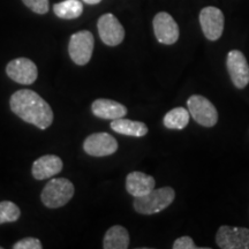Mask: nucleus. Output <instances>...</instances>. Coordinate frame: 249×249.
<instances>
[{"label":"nucleus","mask_w":249,"mask_h":249,"mask_svg":"<svg viewBox=\"0 0 249 249\" xmlns=\"http://www.w3.org/2000/svg\"><path fill=\"white\" fill-rule=\"evenodd\" d=\"M6 73L9 79L23 86L33 85L38 76L36 65L28 58H18L8 62Z\"/></svg>","instance_id":"6e6552de"},{"label":"nucleus","mask_w":249,"mask_h":249,"mask_svg":"<svg viewBox=\"0 0 249 249\" xmlns=\"http://www.w3.org/2000/svg\"><path fill=\"white\" fill-rule=\"evenodd\" d=\"M28 8L37 14H46L49 12V0H22Z\"/></svg>","instance_id":"412c9836"},{"label":"nucleus","mask_w":249,"mask_h":249,"mask_svg":"<svg viewBox=\"0 0 249 249\" xmlns=\"http://www.w3.org/2000/svg\"><path fill=\"white\" fill-rule=\"evenodd\" d=\"M187 107L196 123L204 127H213L218 121V112L209 99L201 95H193L187 101Z\"/></svg>","instance_id":"39448f33"},{"label":"nucleus","mask_w":249,"mask_h":249,"mask_svg":"<svg viewBox=\"0 0 249 249\" xmlns=\"http://www.w3.org/2000/svg\"><path fill=\"white\" fill-rule=\"evenodd\" d=\"M226 67L233 85L236 88L244 89L249 83V65L245 54L239 50L229 52L226 59Z\"/></svg>","instance_id":"0eeeda50"},{"label":"nucleus","mask_w":249,"mask_h":249,"mask_svg":"<svg viewBox=\"0 0 249 249\" xmlns=\"http://www.w3.org/2000/svg\"><path fill=\"white\" fill-rule=\"evenodd\" d=\"M200 23L204 36L209 40H217L223 35L224 14L213 6L204 7L200 13Z\"/></svg>","instance_id":"9b49d317"},{"label":"nucleus","mask_w":249,"mask_h":249,"mask_svg":"<svg viewBox=\"0 0 249 249\" xmlns=\"http://www.w3.org/2000/svg\"><path fill=\"white\" fill-rule=\"evenodd\" d=\"M191 113L185 107H176L164 117V126L170 129H183L189 123Z\"/></svg>","instance_id":"6ab92c4d"},{"label":"nucleus","mask_w":249,"mask_h":249,"mask_svg":"<svg viewBox=\"0 0 249 249\" xmlns=\"http://www.w3.org/2000/svg\"><path fill=\"white\" fill-rule=\"evenodd\" d=\"M176 198V192L171 187L152 189L147 195L135 197L134 209L141 214H154L166 209Z\"/></svg>","instance_id":"f03ea898"},{"label":"nucleus","mask_w":249,"mask_h":249,"mask_svg":"<svg viewBox=\"0 0 249 249\" xmlns=\"http://www.w3.org/2000/svg\"><path fill=\"white\" fill-rule=\"evenodd\" d=\"M82 1L86 2V4H88V5H96V4H99L102 0H82Z\"/></svg>","instance_id":"b1692460"},{"label":"nucleus","mask_w":249,"mask_h":249,"mask_svg":"<svg viewBox=\"0 0 249 249\" xmlns=\"http://www.w3.org/2000/svg\"><path fill=\"white\" fill-rule=\"evenodd\" d=\"M21 216L20 208L11 201L0 202V225L5 223H13Z\"/></svg>","instance_id":"aec40b11"},{"label":"nucleus","mask_w":249,"mask_h":249,"mask_svg":"<svg viewBox=\"0 0 249 249\" xmlns=\"http://www.w3.org/2000/svg\"><path fill=\"white\" fill-rule=\"evenodd\" d=\"M83 149L93 157H104L113 155L118 150V142L110 134L95 133L85 140Z\"/></svg>","instance_id":"f8f14e48"},{"label":"nucleus","mask_w":249,"mask_h":249,"mask_svg":"<svg viewBox=\"0 0 249 249\" xmlns=\"http://www.w3.org/2000/svg\"><path fill=\"white\" fill-rule=\"evenodd\" d=\"M62 160L55 155H45L34 161L31 173L36 180H45L57 176L61 172Z\"/></svg>","instance_id":"ddd939ff"},{"label":"nucleus","mask_w":249,"mask_h":249,"mask_svg":"<svg viewBox=\"0 0 249 249\" xmlns=\"http://www.w3.org/2000/svg\"><path fill=\"white\" fill-rule=\"evenodd\" d=\"M216 242L222 249H249V229L220 226L216 234Z\"/></svg>","instance_id":"423d86ee"},{"label":"nucleus","mask_w":249,"mask_h":249,"mask_svg":"<svg viewBox=\"0 0 249 249\" xmlns=\"http://www.w3.org/2000/svg\"><path fill=\"white\" fill-rule=\"evenodd\" d=\"M0 249H1V247H0Z\"/></svg>","instance_id":"393cba45"},{"label":"nucleus","mask_w":249,"mask_h":249,"mask_svg":"<svg viewBox=\"0 0 249 249\" xmlns=\"http://www.w3.org/2000/svg\"><path fill=\"white\" fill-rule=\"evenodd\" d=\"M53 12L58 18L64 20H74L81 17L83 5L80 0H64L53 6Z\"/></svg>","instance_id":"a211bd4d"},{"label":"nucleus","mask_w":249,"mask_h":249,"mask_svg":"<svg viewBox=\"0 0 249 249\" xmlns=\"http://www.w3.org/2000/svg\"><path fill=\"white\" fill-rule=\"evenodd\" d=\"M156 38L161 44L172 45L179 39V27L174 18L166 12L156 14L152 21Z\"/></svg>","instance_id":"9d476101"},{"label":"nucleus","mask_w":249,"mask_h":249,"mask_svg":"<svg viewBox=\"0 0 249 249\" xmlns=\"http://www.w3.org/2000/svg\"><path fill=\"white\" fill-rule=\"evenodd\" d=\"M74 192V185L70 180L66 178H54L46 183L40 198L46 208L57 209L71 201Z\"/></svg>","instance_id":"7ed1b4c3"},{"label":"nucleus","mask_w":249,"mask_h":249,"mask_svg":"<svg viewBox=\"0 0 249 249\" xmlns=\"http://www.w3.org/2000/svg\"><path fill=\"white\" fill-rule=\"evenodd\" d=\"M93 39L92 34L88 30H82L71 36L68 44V53L71 60L79 66H85L91 59L93 52Z\"/></svg>","instance_id":"20e7f679"},{"label":"nucleus","mask_w":249,"mask_h":249,"mask_svg":"<svg viewBox=\"0 0 249 249\" xmlns=\"http://www.w3.org/2000/svg\"><path fill=\"white\" fill-rule=\"evenodd\" d=\"M129 247V234L126 229L120 225H114L107 230L103 240L105 249H126Z\"/></svg>","instance_id":"f3484780"},{"label":"nucleus","mask_w":249,"mask_h":249,"mask_svg":"<svg viewBox=\"0 0 249 249\" xmlns=\"http://www.w3.org/2000/svg\"><path fill=\"white\" fill-rule=\"evenodd\" d=\"M14 249H42V242L36 238H24L13 246Z\"/></svg>","instance_id":"4be33fe9"},{"label":"nucleus","mask_w":249,"mask_h":249,"mask_svg":"<svg viewBox=\"0 0 249 249\" xmlns=\"http://www.w3.org/2000/svg\"><path fill=\"white\" fill-rule=\"evenodd\" d=\"M194 241L191 236H181V238L177 239L173 244V249H196Z\"/></svg>","instance_id":"5701e85b"},{"label":"nucleus","mask_w":249,"mask_h":249,"mask_svg":"<svg viewBox=\"0 0 249 249\" xmlns=\"http://www.w3.org/2000/svg\"><path fill=\"white\" fill-rule=\"evenodd\" d=\"M91 111L93 116L108 120L119 119L127 114V108L124 105L107 98L96 99L91 104Z\"/></svg>","instance_id":"4468645a"},{"label":"nucleus","mask_w":249,"mask_h":249,"mask_svg":"<svg viewBox=\"0 0 249 249\" xmlns=\"http://www.w3.org/2000/svg\"><path fill=\"white\" fill-rule=\"evenodd\" d=\"M9 105L18 118L39 129L49 128L53 121V111L49 103L33 90H18L12 95Z\"/></svg>","instance_id":"f257e3e1"},{"label":"nucleus","mask_w":249,"mask_h":249,"mask_svg":"<svg viewBox=\"0 0 249 249\" xmlns=\"http://www.w3.org/2000/svg\"><path fill=\"white\" fill-rule=\"evenodd\" d=\"M111 128L121 135L135 136V138H142L148 134V127L144 123L124 119V118L112 120Z\"/></svg>","instance_id":"dca6fc26"},{"label":"nucleus","mask_w":249,"mask_h":249,"mask_svg":"<svg viewBox=\"0 0 249 249\" xmlns=\"http://www.w3.org/2000/svg\"><path fill=\"white\" fill-rule=\"evenodd\" d=\"M98 34L104 44L108 46H117L123 43L124 38V29L119 20L113 14L107 13L99 18Z\"/></svg>","instance_id":"1a4fd4ad"},{"label":"nucleus","mask_w":249,"mask_h":249,"mask_svg":"<svg viewBox=\"0 0 249 249\" xmlns=\"http://www.w3.org/2000/svg\"><path fill=\"white\" fill-rule=\"evenodd\" d=\"M155 185L154 177L139 171L129 173L126 178V189L134 197L147 195L155 188Z\"/></svg>","instance_id":"2eb2a0df"}]
</instances>
